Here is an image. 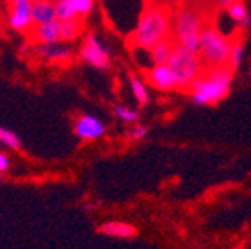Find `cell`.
<instances>
[{"label": "cell", "mask_w": 251, "mask_h": 249, "mask_svg": "<svg viewBox=\"0 0 251 249\" xmlns=\"http://www.w3.org/2000/svg\"><path fill=\"white\" fill-rule=\"evenodd\" d=\"M232 86V70L228 66H209L201 72L188 86L196 105H215L228 94Z\"/></svg>", "instance_id": "cell-1"}, {"label": "cell", "mask_w": 251, "mask_h": 249, "mask_svg": "<svg viewBox=\"0 0 251 249\" xmlns=\"http://www.w3.org/2000/svg\"><path fill=\"white\" fill-rule=\"evenodd\" d=\"M171 33V18L169 12L164 7H149L147 11L141 12L138 25L134 28L131 42L141 49L149 52L153 46H157L162 40L169 39Z\"/></svg>", "instance_id": "cell-2"}, {"label": "cell", "mask_w": 251, "mask_h": 249, "mask_svg": "<svg viewBox=\"0 0 251 249\" xmlns=\"http://www.w3.org/2000/svg\"><path fill=\"white\" fill-rule=\"evenodd\" d=\"M235 40L227 37L216 26H204L201 31L199 56L208 66H228L232 46Z\"/></svg>", "instance_id": "cell-3"}, {"label": "cell", "mask_w": 251, "mask_h": 249, "mask_svg": "<svg viewBox=\"0 0 251 249\" xmlns=\"http://www.w3.org/2000/svg\"><path fill=\"white\" fill-rule=\"evenodd\" d=\"M202 21L201 16L194 9L185 7L176 14L175 20V37H176V46L183 47L187 51L199 54L201 46V31H202Z\"/></svg>", "instance_id": "cell-4"}, {"label": "cell", "mask_w": 251, "mask_h": 249, "mask_svg": "<svg viewBox=\"0 0 251 249\" xmlns=\"http://www.w3.org/2000/svg\"><path fill=\"white\" fill-rule=\"evenodd\" d=\"M168 66L176 77L178 89H188L194 78L202 72V59L196 52H190L183 47L175 46L168 59Z\"/></svg>", "instance_id": "cell-5"}, {"label": "cell", "mask_w": 251, "mask_h": 249, "mask_svg": "<svg viewBox=\"0 0 251 249\" xmlns=\"http://www.w3.org/2000/svg\"><path fill=\"white\" fill-rule=\"evenodd\" d=\"M80 58L82 61H86L87 65L98 68V70H106L110 66V52L105 46L101 44V40L96 35L89 33L84 39V44L80 47Z\"/></svg>", "instance_id": "cell-6"}, {"label": "cell", "mask_w": 251, "mask_h": 249, "mask_svg": "<svg viewBox=\"0 0 251 249\" xmlns=\"http://www.w3.org/2000/svg\"><path fill=\"white\" fill-rule=\"evenodd\" d=\"M106 125L101 119L94 115H82L75 122V134L82 141H94L105 134Z\"/></svg>", "instance_id": "cell-7"}, {"label": "cell", "mask_w": 251, "mask_h": 249, "mask_svg": "<svg viewBox=\"0 0 251 249\" xmlns=\"http://www.w3.org/2000/svg\"><path fill=\"white\" fill-rule=\"evenodd\" d=\"M147 78H149V84H152V86L159 91L178 89L176 77H175L173 70L168 66V63L150 66L149 72H147Z\"/></svg>", "instance_id": "cell-8"}, {"label": "cell", "mask_w": 251, "mask_h": 249, "mask_svg": "<svg viewBox=\"0 0 251 249\" xmlns=\"http://www.w3.org/2000/svg\"><path fill=\"white\" fill-rule=\"evenodd\" d=\"M35 54L39 58L46 59L49 63H65L72 59V47L67 46V44H37L35 47Z\"/></svg>", "instance_id": "cell-9"}, {"label": "cell", "mask_w": 251, "mask_h": 249, "mask_svg": "<svg viewBox=\"0 0 251 249\" xmlns=\"http://www.w3.org/2000/svg\"><path fill=\"white\" fill-rule=\"evenodd\" d=\"M59 26H61V21L54 20L49 21V23L44 25H37V26L31 28V35H33V40L37 44H59L61 39H59Z\"/></svg>", "instance_id": "cell-10"}, {"label": "cell", "mask_w": 251, "mask_h": 249, "mask_svg": "<svg viewBox=\"0 0 251 249\" xmlns=\"http://www.w3.org/2000/svg\"><path fill=\"white\" fill-rule=\"evenodd\" d=\"M54 20H56V4L52 0H33L31 2V23H33V26L49 23V21H54Z\"/></svg>", "instance_id": "cell-11"}, {"label": "cell", "mask_w": 251, "mask_h": 249, "mask_svg": "<svg viewBox=\"0 0 251 249\" xmlns=\"http://www.w3.org/2000/svg\"><path fill=\"white\" fill-rule=\"evenodd\" d=\"M100 234L108 235V237H115V239H133L136 237L138 230L134 225L127 222H105L100 226Z\"/></svg>", "instance_id": "cell-12"}, {"label": "cell", "mask_w": 251, "mask_h": 249, "mask_svg": "<svg viewBox=\"0 0 251 249\" xmlns=\"http://www.w3.org/2000/svg\"><path fill=\"white\" fill-rule=\"evenodd\" d=\"M175 46H176V44L171 42L169 39L162 40V42H159L157 46H153L152 49L149 51V58H150L152 66L153 65H164V63H168V59H169V56H171Z\"/></svg>", "instance_id": "cell-13"}, {"label": "cell", "mask_w": 251, "mask_h": 249, "mask_svg": "<svg viewBox=\"0 0 251 249\" xmlns=\"http://www.w3.org/2000/svg\"><path fill=\"white\" fill-rule=\"evenodd\" d=\"M227 12H228V16H230V20L234 21L241 30H246L251 25V16H250V12H248V7L241 0H235L234 4L227 9Z\"/></svg>", "instance_id": "cell-14"}, {"label": "cell", "mask_w": 251, "mask_h": 249, "mask_svg": "<svg viewBox=\"0 0 251 249\" xmlns=\"http://www.w3.org/2000/svg\"><path fill=\"white\" fill-rule=\"evenodd\" d=\"M82 31V23L78 18H74V20H67L61 21V26H59V39L61 42H74Z\"/></svg>", "instance_id": "cell-15"}, {"label": "cell", "mask_w": 251, "mask_h": 249, "mask_svg": "<svg viewBox=\"0 0 251 249\" xmlns=\"http://www.w3.org/2000/svg\"><path fill=\"white\" fill-rule=\"evenodd\" d=\"M129 84H131V91H133V96L138 105H141V106L147 105V103H149V89H147L145 82L141 80L140 77H136V75H133V77L129 78Z\"/></svg>", "instance_id": "cell-16"}, {"label": "cell", "mask_w": 251, "mask_h": 249, "mask_svg": "<svg viewBox=\"0 0 251 249\" xmlns=\"http://www.w3.org/2000/svg\"><path fill=\"white\" fill-rule=\"evenodd\" d=\"M72 11H74L75 18H86L87 14H91V11L94 9V0H68Z\"/></svg>", "instance_id": "cell-17"}, {"label": "cell", "mask_w": 251, "mask_h": 249, "mask_svg": "<svg viewBox=\"0 0 251 249\" xmlns=\"http://www.w3.org/2000/svg\"><path fill=\"white\" fill-rule=\"evenodd\" d=\"M243 58H244V44L241 40H235L234 46H232V51H230V58H228V68L232 72L237 70L243 63Z\"/></svg>", "instance_id": "cell-18"}, {"label": "cell", "mask_w": 251, "mask_h": 249, "mask_svg": "<svg viewBox=\"0 0 251 249\" xmlns=\"http://www.w3.org/2000/svg\"><path fill=\"white\" fill-rule=\"evenodd\" d=\"M114 113H115V117H117L119 121L126 122V124H136L138 119H140V115H138L136 110H131V108H127V106H124V105H115L114 106Z\"/></svg>", "instance_id": "cell-19"}, {"label": "cell", "mask_w": 251, "mask_h": 249, "mask_svg": "<svg viewBox=\"0 0 251 249\" xmlns=\"http://www.w3.org/2000/svg\"><path fill=\"white\" fill-rule=\"evenodd\" d=\"M0 143L4 145V147L11 148V150H18L21 147L20 136L14 131H9L5 127H0Z\"/></svg>", "instance_id": "cell-20"}, {"label": "cell", "mask_w": 251, "mask_h": 249, "mask_svg": "<svg viewBox=\"0 0 251 249\" xmlns=\"http://www.w3.org/2000/svg\"><path fill=\"white\" fill-rule=\"evenodd\" d=\"M56 20L59 21H67V20H74L75 14L72 11L68 0H56Z\"/></svg>", "instance_id": "cell-21"}, {"label": "cell", "mask_w": 251, "mask_h": 249, "mask_svg": "<svg viewBox=\"0 0 251 249\" xmlns=\"http://www.w3.org/2000/svg\"><path fill=\"white\" fill-rule=\"evenodd\" d=\"M149 134V127L147 125H133V127L127 131V140L131 141H140Z\"/></svg>", "instance_id": "cell-22"}, {"label": "cell", "mask_w": 251, "mask_h": 249, "mask_svg": "<svg viewBox=\"0 0 251 249\" xmlns=\"http://www.w3.org/2000/svg\"><path fill=\"white\" fill-rule=\"evenodd\" d=\"M9 166H11V160H9V157L5 155V153L0 152V171H2V173L7 171Z\"/></svg>", "instance_id": "cell-23"}, {"label": "cell", "mask_w": 251, "mask_h": 249, "mask_svg": "<svg viewBox=\"0 0 251 249\" xmlns=\"http://www.w3.org/2000/svg\"><path fill=\"white\" fill-rule=\"evenodd\" d=\"M235 0H218V4L222 5V7H225V9H228L232 4H234Z\"/></svg>", "instance_id": "cell-24"}, {"label": "cell", "mask_w": 251, "mask_h": 249, "mask_svg": "<svg viewBox=\"0 0 251 249\" xmlns=\"http://www.w3.org/2000/svg\"><path fill=\"white\" fill-rule=\"evenodd\" d=\"M0 181H2V171H0Z\"/></svg>", "instance_id": "cell-25"}]
</instances>
